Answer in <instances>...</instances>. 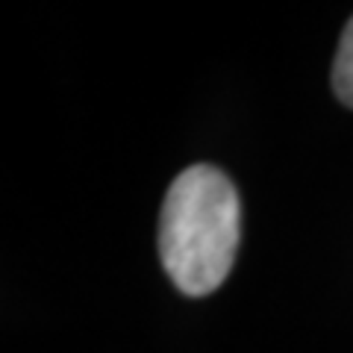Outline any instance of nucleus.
I'll return each mask as SVG.
<instances>
[{
  "label": "nucleus",
  "instance_id": "nucleus-1",
  "mask_svg": "<svg viewBox=\"0 0 353 353\" xmlns=\"http://www.w3.org/2000/svg\"><path fill=\"white\" fill-rule=\"evenodd\" d=\"M241 239V201L215 165H192L174 176L159 215V259L189 297L212 294L230 277Z\"/></svg>",
  "mask_w": 353,
  "mask_h": 353
},
{
  "label": "nucleus",
  "instance_id": "nucleus-2",
  "mask_svg": "<svg viewBox=\"0 0 353 353\" xmlns=\"http://www.w3.org/2000/svg\"><path fill=\"white\" fill-rule=\"evenodd\" d=\"M333 92L345 106L353 109V15L341 30L339 50L333 59Z\"/></svg>",
  "mask_w": 353,
  "mask_h": 353
}]
</instances>
